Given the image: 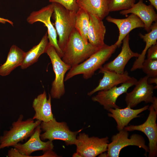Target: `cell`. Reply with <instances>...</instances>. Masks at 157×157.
Here are the masks:
<instances>
[{"label": "cell", "instance_id": "3", "mask_svg": "<svg viewBox=\"0 0 157 157\" xmlns=\"http://www.w3.org/2000/svg\"><path fill=\"white\" fill-rule=\"evenodd\" d=\"M23 118V115H20L17 120L12 123L9 130L4 131L0 136V150L13 147L20 142L27 139L42 122L38 120L34 121L32 118L25 120Z\"/></svg>", "mask_w": 157, "mask_h": 157}, {"label": "cell", "instance_id": "4", "mask_svg": "<svg viewBox=\"0 0 157 157\" xmlns=\"http://www.w3.org/2000/svg\"><path fill=\"white\" fill-rule=\"evenodd\" d=\"M51 3L53 9V18L58 36V43L63 52L69 37L75 28L76 12L69 10L58 3Z\"/></svg>", "mask_w": 157, "mask_h": 157}, {"label": "cell", "instance_id": "1", "mask_svg": "<svg viewBox=\"0 0 157 157\" xmlns=\"http://www.w3.org/2000/svg\"><path fill=\"white\" fill-rule=\"evenodd\" d=\"M100 47L86 42L75 28L66 42L62 60L72 67L82 63Z\"/></svg>", "mask_w": 157, "mask_h": 157}, {"label": "cell", "instance_id": "25", "mask_svg": "<svg viewBox=\"0 0 157 157\" xmlns=\"http://www.w3.org/2000/svg\"><path fill=\"white\" fill-rule=\"evenodd\" d=\"M90 22V14L79 8L76 13L75 28L84 40L88 42V34Z\"/></svg>", "mask_w": 157, "mask_h": 157}, {"label": "cell", "instance_id": "24", "mask_svg": "<svg viewBox=\"0 0 157 157\" xmlns=\"http://www.w3.org/2000/svg\"><path fill=\"white\" fill-rule=\"evenodd\" d=\"M48 39L47 32L38 44L25 52L23 61L20 66L22 69H25L36 62L40 56L46 53L49 44Z\"/></svg>", "mask_w": 157, "mask_h": 157}, {"label": "cell", "instance_id": "36", "mask_svg": "<svg viewBox=\"0 0 157 157\" xmlns=\"http://www.w3.org/2000/svg\"><path fill=\"white\" fill-rule=\"evenodd\" d=\"M72 157H82V156L80 155V154L78 152H76V153H74Z\"/></svg>", "mask_w": 157, "mask_h": 157}, {"label": "cell", "instance_id": "35", "mask_svg": "<svg viewBox=\"0 0 157 157\" xmlns=\"http://www.w3.org/2000/svg\"><path fill=\"white\" fill-rule=\"evenodd\" d=\"M6 22H8L13 26V23L12 21L0 17V22L5 23Z\"/></svg>", "mask_w": 157, "mask_h": 157}, {"label": "cell", "instance_id": "18", "mask_svg": "<svg viewBox=\"0 0 157 157\" xmlns=\"http://www.w3.org/2000/svg\"><path fill=\"white\" fill-rule=\"evenodd\" d=\"M149 107L148 105H146L140 108L133 109L128 105L124 108H112L108 110L110 113L108 115L115 120L117 124V129L119 131L124 129L132 120L140 117L138 115L148 109Z\"/></svg>", "mask_w": 157, "mask_h": 157}, {"label": "cell", "instance_id": "22", "mask_svg": "<svg viewBox=\"0 0 157 157\" xmlns=\"http://www.w3.org/2000/svg\"><path fill=\"white\" fill-rule=\"evenodd\" d=\"M109 0H77L79 8L102 20L108 14Z\"/></svg>", "mask_w": 157, "mask_h": 157}, {"label": "cell", "instance_id": "6", "mask_svg": "<svg viewBox=\"0 0 157 157\" xmlns=\"http://www.w3.org/2000/svg\"><path fill=\"white\" fill-rule=\"evenodd\" d=\"M49 56L55 75L52 83L50 94L52 98L60 99L65 94V76L71 67L64 62L54 48L49 43L46 53Z\"/></svg>", "mask_w": 157, "mask_h": 157}, {"label": "cell", "instance_id": "2", "mask_svg": "<svg viewBox=\"0 0 157 157\" xmlns=\"http://www.w3.org/2000/svg\"><path fill=\"white\" fill-rule=\"evenodd\" d=\"M117 47L115 43L111 45L105 44L82 63L71 67L65 78L66 81L77 75H83L85 79L92 77L95 72L103 66L114 53Z\"/></svg>", "mask_w": 157, "mask_h": 157}, {"label": "cell", "instance_id": "11", "mask_svg": "<svg viewBox=\"0 0 157 157\" xmlns=\"http://www.w3.org/2000/svg\"><path fill=\"white\" fill-rule=\"evenodd\" d=\"M137 81L136 78L131 77L119 87L116 86L108 90L99 91L96 95L92 97V99L99 103L108 111L112 108H120L116 104L117 98L122 94L126 93L128 89L135 85Z\"/></svg>", "mask_w": 157, "mask_h": 157}, {"label": "cell", "instance_id": "16", "mask_svg": "<svg viewBox=\"0 0 157 157\" xmlns=\"http://www.w3.org/2000/svg\"><path fill=\"white\" fill-rule=\"evenodd\" d=\"M108 22L115 24L119 31L117 40L115 43L119 47L124 38L133 30L139 28H144V24L141 19L136 15L131 14L126 18L122 19L113 18L108 16L106 18Z\"/></svg>", "mask_w": 157, "mask_h": 157}, {"label": "cell", "instance_id": "28", "mask_svg": "<svg viewBox=\"0 0 157 157\" xmlns=\"http://www.w3.org/2000/svg\"><path fill=\"white\" fill-rule=\"evenodd\" d=\"M50 2L56 3L60 4L66 9L76 12L79 7L78 5L77 0H49Z\"/></svg>", "mask_w": 157, "mask_h": 157}, {"label": "cell", "instance_id": "34", "mask_svg": "<svg viewBox=\"0 0 157 157\" xmlns=\"http://www.w3.org/2000/svg\"><path fill=\"white\" fill-rule=\"evenodd\" d=\"M150 2V4L157 10V0H148Z\"/></svg>", "mask_w": 157, "mask_h": 157}, {"label": "cell", "instance_id": "20", "mask_svg": "<svg viewBox=\"0 0 157 157\" xmlns=\"http://www.w3.org/2000/svg\"><path fill=\"white\" fill-rule=\"evenodd\" d=\"M106 28L102 20L95 16L90 14V22L88 37V42L92 45L100 47L104 42Z\"/></svg>", "mask_w": 157, "mask_h": 157}, {"label": "cell", "instance_id": "15", "mask_svg": "<svg viewBox=\"0 0 157 157\" xmlns=\"http://www.w3.org/2000/svg\"><path fill=\"white\" fill-rule=\"evenodd\" d=\"M119 13L123 15L131 13L137 16L143 22L144 28L147 32L151 31L153 22L157 21V14L154 8L151 4H145L143 0H139L131 8L121 11Z\"/></svg>", "mask_w": 157, "mask_h": 157}, {"label": "cell", "instance_id": "32", "mask_svg": "<svg viewBox=\"0 0 157 157\" xmlns=\"http://www.w3.org/2000/svg\"><path fill=\"white\" fill-rule=\"evenodd\" d=\"M148 83L151 84L152 83H155L157 85V77H149L147 79Z\"/></svg>", "mask_w": 157, "mask_h": 157}, {"label": "cell", "instance_id": "30", "mask_svg": "<svg viewBox=\"0 0 157 157\" xmlns=\"http://www.w3.org/2000/svg\"><path fill=\"white\" fill-rule=\"evenodd\" d=\"M7 156L9 157H24L15 148H12L8 151Z\"/></svg>", "mask_w": 157, "mask_h": 157}, {"label": "cell", "instance_id": "23", "mask_svg": "<svg viewBox=\"0 0 157 157\" xmlns=\"http://www.w3.org/2000/svg\"><path fill=\"white\" fill-rule=\"evenodd\" d=\"M139 36L145 42L146 45L142 53L134 63L130 70L131 72L141 69L147 50L151 46L157 44V21L152 24L150 32L144 35L140 33Z\"/></svg>", "mask_w": 157, "mask_h": 157}, {"label": "cell", "instance_id": "33", "mask_svg": "<svg viewBox=\"0 0 157 157\" xmlns=\"http://www.w3.org/2000/svg\"><path fill=\"white\" fill-rule=\"evenodd\" d=\"M152 103L155 111L157 112V98L156 97H154V99Z\"/></svg>", "mask_w": 157, "mask_h": 157}, {"label": "cell", "instance_id": "13", "mask_svg": "<svg viewBox=\"0 0 157 157\" xmlns=\"http://www.w3.org/2000/svg\"><path fill=\"white\" fill-rule=\"evenodd\" d=\"M42 131L40 125L35 129L29 139L24 144L18 143L13 147L17 149L24 157H30L33 152L42 151L44 152L53 150L54 147L52 141L44 142L42 140L40 135Z\"/></svg>", "mask_w": 157, "mask_h": 157}, {"label": "cell", "instance_id": "12", "mask_svg": "<svg viewBox=\"0 0 157 157\" xmlns=\"http://www.w3.org/2000/svg\"><path fill=\"white\" fill-rule=\"evenodd\" d=\"M148 78L147 75L140 78L135 84L133 90L126 93L125 101L127 106L132 108L142 101L146 103H152L154 90L157 88V86L148 83Z\"/></svg>", "mask_w": 157, "mask_h": 157}, {"label": "cell", "instance_id": "7", "mask_svg": "<svg viewBox=\"0 0 157 157\" xmlns=\"http://www.w3.org/2000/svg\"><path fill=\"white\" fill-rule=\"evenodd\" d=\"M112 136L111 142L107 146V157H118L121 150L128 146H135L142 148L145 151L146 156L149 148L145 144L144 139L141 135L134 134L129 138L128 131L124 129Z\"/></svg>", "mask_w": 157, "mask_h": 157}, {"label": "cell", "instance_id": "17", "mask_svg": "<svg viewBox=\"0 0 157 157\" xmlns=\"http://www.w3.org/2000/svg\"><path fill=\"white\" fill-rule=\"evenodd\" d=\"M99 73L103 74V77L100 80L98 85L88 93L87 95L89 96H91L97 91L108 90L117 86L119 84L126 82L131 78L127 71L120 74L101 68Z\"/></svg>", "mask_w": 157, "mask_h": 157}, {"label": "cell", "instance_id": "21", "mask_svg": "<svg viewBox=\"0 0 157 157\" xmlns=\"http://www.w3.org/2000/svg\"><path fill=\"white\" fill-rule=\"evenodd\" d=\"M25 52L16 45H12L8 54L6 61L0 66V75H9L17 67L22 65Z\"/></svg>", "mask_w": 157, "mask_h": 157}, {"label": "cell", "instance_id": "26", "mask_svg": "<svg viewBox=\"0 0 157 157\" xmlns=\"http://www.w3.org/2000/svg\"><path fill=\"white\" fill-rule=\"evenodd\" d=\"M135 0H109V12L128 10L135 3Z\"/></svg>", "mask_w": 157, "mask_h": 157}, {"label": "cell", "instance_id": "8", "mask_svg": "<svg viewBox=\"0 0 157 157\" xmlns=\"http://www.w3.org/2000/svg\"><path fill=\"white\" fill-rule=\"evenodd\" d=\"M109 142L108 137H89L84 133H80L76 137V152L82 157H95L107 151Z\"/></svg>", "mask_w": 157, "mask_h": 157}, {"label": "cell", "instance_id": "14", "mask_svg": "<svg viewBox=\"0 0 157 157\" xmlns=\"http://www.w3.org/2000/svg\"><path fill=\"white\" fill-rule=\"evenodd\" d=\"M129 34H128L122 40L121 52L113 60L102 67V69L122 74L124 72L125 67L132 58H138L140 54L133 51L129 45Z\"/></svg>", "mask_w": 157, "mask_h": 157}, {"label": "cell", "instance_id": "10", "mask_svg": "<svg viewBox=\"0 0 157 157\" xmlns=\"http://www.w3.org/2000/svg\"><path fill=\"white\" fill-rule=\"evenodd\" d=\"M148 109L149 114L144 123L138 125L127 126L124 129L128 131H138L145 134L149 140L148 156L155 157L157 156V112L155 111L152 104Z\"/></svg>", "mask_w": 157, "mask_h": 157}, {"label": "cell", "instance_id": "5", "mask_svg": "<svg viewBox=\"0 0 157 157\" xmlns=\"http://www.w3.org/2000/svg\"><path fill=\"white\" fill-rule=\"evenodd\" d=\"M40 126L44 132L40 135L42 140H48L52 141L55 140H61L67 146L75 145L77 135L81 130L72 131L66 122H57L55 117L47 122H42Z\"/></svg>", "mask_w": 157, "mask_h": 157}, {"label": "cell", "instance_id": "19", "mask_svg": "<svg viewBox=\"0 0 157 157\" xmlns=\"http://www.w3.org/2000/svg\"><path fill=\"white\" fill-rule=\"evenodd\" d=\"M51 98L49 94L47 99L46 92L44 90L34 99L32 104V107L35 111L32 118L33 119L47 122L53 119L54 117L51 107Z\"/></svg>", "mask_w": 157, "mask_h": 157}, {"label": "cell", "instance_id": "27", "mask_svg": "<svg viewBox=\"0 0 157 157\" xmlns=\"http://www.w3.org/2000/svg\"><path fill=\"white\" fill-rule=\"evenodd\" d=\"M141 69L149 77H157V60L145 59Z\"/></svg>", "mask_w": 157, "mask_h": 157}, {"label": "cell", "instance_id": "29", "mask_svg": "<svg viewBox=\"0 0 157 157\" xmlns=\"http://www.w3.org/2000/svg\"><path fill=\"white\" fill-rule=\"evenodd\" d=\"M147 52V59L157 60V44L151 46Z\"/></svg>", "mask_w": 157, "mask_h": 157}, {"label": "cell", "instance_id": "31", "mask_svg": "<svg viewBox=\"0 0 157 157\" xmlns=\"http://www.w3.org/2000/svg\"><path fill=\"white\" fill-rule=\"evenodd\" d=\"M53 150L46 151L41 157H58V155Z\"/></svg>", "mask_w": 157, "mask_h": 157}, {"label": "cell", "instance_id": "9", "mask_svg": "<svg viewBox=\"0 0 157 157\" xmlns=\"http://www.w3.org/2000/svg\"><path fill=\"white\" fill-rule=\"evenodd\" d=\"M53 12V7L51 3L38 11L32 12L27 17V21L30 24L38 22L44 24L47 29L49 44L54 48L58 55L62 58L63 53L58 44L56 31L51 21Z\"/></svg>", "mask_w": 157, "mask_h": 157}]
</instances>
